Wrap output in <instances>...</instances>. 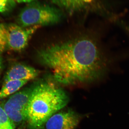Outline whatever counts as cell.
<instances>
[{"instance_id": "obj_5", "label": "cell", "mask_w": 129, "mask_h": 129, "mask_svg": "<svg viewBox=\"0 0 129 129\" xmlns=\"http://www.w3.org/2000/svg\"><path fill=\"white\" fill-rule=\"evenodd\" d=\"M40 27L23 28L16 24H6L7 47L16 51L23 50L27 46L33 35Z\"/></svg>"}, {"instance_id": "obj_13", "label": "cell", "mask_w": 129, "mask_h": 129, "mask_svg": "<svg viewBox=\"0 0 129 129\" xmlns=\"http://www.w3.org/2000/svg\"><path fill=\"white\" fill-rule=\"evenodd\" d=\"M15 2L19 3H30L34 2L36 0H13Z\"/></svg>"}, {"instance_id": "obj_7", "label": "cell", "mask_w": 129, "mask_h": 129, "mask_svg": "<svg viewBox=\"0 0 129 129\" xmlns=\"http://www.w3.org/2000/svg\"><path fill=\"white\" fill-rule=\"evenodd\" d=\"M40 73L39 70L33 67L23 63H16L8 70L4 81L13 80L28 81L37 78Z\"/></svg>"}, {"instance_id": "obj_1", "label": "cell", "mask_w": 129, "mask_h": 129, "mask_svg": "<svg viewBox=\"0 0 129 129\" xmlns=\"http://www.w3.org/2000/svg\"><path fill=\"white\" fill-rule=\"evenodd\" d=\"M37 60L64 85L90 83L104 79L115 59L92 36H83L50 44L37 51Z\"/></svg>"}, {"instance_id": "obj_8", "label": "cell", "mask_w": 129, "mask_h": 129, "mask_svg": "<svg viewBox=\"0 0 129 129\" xmlns=\"http://www.w3.org/2000/svg\"><path fill=\"white\" fill-rule=\"evenodd\" d=\"M69 14L80 12L85 8L88 3L92 0H50Z\"/></svg>"}, {"instance_id": "obj_4", "label": "cell", "mask_w": 129, "mask_h": 129, "mask_svg": "<svg viewBox=\"0 0 129 129\" xmlns=\"http://www.w3.org/2000/svg\"><path fill=\"white\" fill-rule=\"evenodd\" d=\"M32 86L18 91L10 96L2 106L14 127L23 124L27 120V106Z\"/></svg>"}, {"instance_id": "obj_12", "label": "cell", "mask_w": 129, "mask_h": 129, "mask_svg": "<svg viewBox=\"0 0 129 129\" xmlns=\"http://www.w3.org/2000/svg\"><path fill=\"white\" fill-rule=\"evenodd\" d=\"M16 6L13 0H0V13H6L11 12Z\"/></svg>"}, {"instance_id": "obj_3", "label": "cell", "mask_w": 129, "mask_h": 129, "mask_svg": "<svg viewBox=\"0 0 129 129\" xmlns=\"http://www.w3.org/2000/svg\"><path fill=\"white\" fill-rule=\"evenodd\" d=\"M63 17L60 9L47 4L32 2L23 8L17 19L22 27L46 26L58 23Z\"/></svg>"}, {"instance_id": "obj_15", "label": "cell", "mask_w": 129, "mask_h": 129, "mask_svg": "<svg viewBox=\"0 0 129 129\" xmlns=\"http://www.w3.org/2000/svg\"><path fill=\"white\" fill-rule=\"evenodd\" d=\"M18 129H22V128H19Z\"/></svg>"}, {"instance_id": "obj_9", "label": "cell", "mask_w": 129, "mask_h": 129, "mask_svg": "<svg viewBox=\"0 0 129 129\" xmlns=\"http://www.w3.org/2000/svg\"><path fill=\"white\" fill-rule=\"evenodd\" d=\"M28 81L26 80H9L4 81L0 90V99H4L18 91Z\"/></svg>"}, {"instance_id": "obj_2", "label": "cell", "mask_w": 129, "mask_h": 129, "mask_svg": "<svg viewBox=\"0 0 129 129\" xmlns=\"http://www.w3.org/2000/svg\"><path fill=\"white\" fill-rule=\"evenodd\" d=\"M69 102L65 91L50 82L41 81L32 86L26 111L29 129H43L48 119Z\"/></svg>"}, {"instance_id": "obj_6", "label": "cell", "mask_w": 129, "mask_h": 129, "mask_svg": "<svg viewBox=\"0 0 129 129\" xmlns=\"http://www.w3.org/2000/svg\"><path fill=\"white\" fill-rule=\"evenodd\" d=\"M80 120L79 115L72 110L58 112L48 119L43 129H75Z\"/></svg>"}, {"instance_id": "obj_11", "label": "cell", "mask_w": 129, "mask_h": 129, "mask_svg": "<svg viewBox=\"0 0 129 129\" xmlns=\"http://www.w3.org/2000/svg\"><path fill=\"white\" fill-rule=\"evenodd\" d=\"M7 47L6 24L0 23V54Z\"/></svg>"}, {"instance_id": "obj_10", "label": "cell", "mask_w": 129, "mask_h": 129, "mask_svg": "<svg viewBox=\"0 0 129 129\" xmlns=\"http://www.w3.org/2000/svg\"><path fill=\"white\" fill-rule=\"evenodd\" d=\"M16 128L9 119L2 106L0 104V129H15Z\"/></svg>"}, {"instance_id": "obj_14", "label": "cell", "mask_w": 129, "mask_h": 129, "mask_svg": "<svg viewBox=\"0 0 129 129\" xmlns=\"http://www.w3.org/2000/svg\"><path fill=\"white\" fill-rule=\"evenodd\" d=\"M2 58L0 57V75H1V73L2 70Z\"/></svg>"}]
</instances>
